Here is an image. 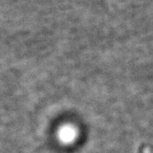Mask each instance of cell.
Segmentation results:
<instances>
[{"label": "cell", "instance_id": "6da1fadb", "mask_svg": "<svg viewBox=\"0 0 153 153\" xmlns=\"http://www.w3.org/2000/svg\"><path fill=\"white\" fill-rule=\"evenodd\" d=\"M76 135V133L74 131V129L70 127H65L61 129L60 134V136L62 140H64L65 142H69L71 141L74 137Z\"/></svg>", "mask_w": 153, "mask_h": 153}]
</instances>
